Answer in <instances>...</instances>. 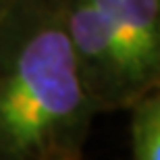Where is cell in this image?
<instances>
[{
	"mask_svg": "<svg viewBox=\"0 0 160 160\" xmlns=\"http://www.w3.org/2000/svg\"><path fill=\"white\" fill-rule=\"evenodd\" d=\"M98 114L56 0H12L0 19V160H81Z\"/></svg>",
	"mask_w": 160,
	"mask_h": 160,
	"instance_id": "obj_1",
	"label": "cell"
},
{
	"mask_svg": "<svg viewBox=\"0 0 160 160\" xmlns=\"http://www.w3.org/2000/svg\"><path fill=\"white\" fill-rule=\"evenodd\" d=\"M81 75L100 112L127 110L131 92L117 44L94 0H56Z\"/></svg>",
	"mask_w": 160,
	"mask_h": 160,
	"instance_id": "obj_2",
	"label": "cell"
},
{
	"mask_svg": "<svg viewBox=\"0 0 160 160\" xmlns=\"http://www.w3.org/2000/svg\"><path fill=\"white\" fill-rule=\"evenodd\" d=\"M117 44L131 104L160 85V0H94Z\"/></svg>",
	"mask_w": 160,
	"mask_h": 160,
	"instance_id": "obj_3",
	"label": "cell"
},
{
	"mask_svg": "<svg viewBox=\"0 0 160 160\" xmlns=\"http://www.w3.org/2000/svg\"><path fill=\"white\" fill-rule=\"evenodd\" d=\"M127 110L133 160H160V85L142 94Z\"/></svg>",
	"mask_w": 160,
	"mask_h": 160,
	"instance_id": "obj_4",
	"label": "cell"
},
{
	"mask_svg": "<svg viewBox=\"0 0 160 160\" xmlns=\"http://www.w3.org/2000/svg\"><path fill=\"white\" fill-rule=\"evenodd\" d=\"M11 2L12 0H0V19L4 17V12H6V8L11 6Z\"/></svg>",
	"mask_w": 160,
	"mask_h": 160,
	"instance_id": "obj_5",
	"label": "cell"
}]
</instances>
